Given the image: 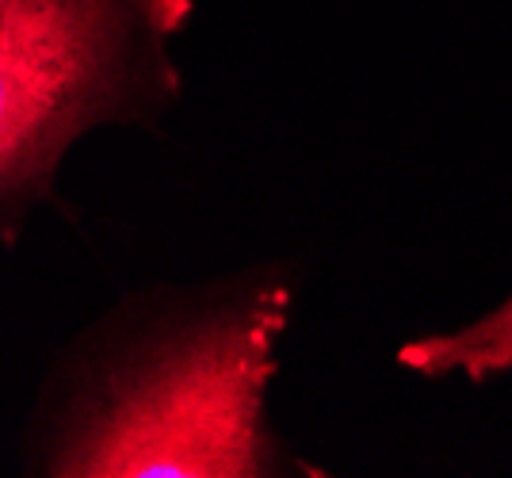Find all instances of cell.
Listing matches in <instances>:
<instances>
[{
  "mask_svg": "<svg viewBox=\"0 0 512 478\" xmlns=\"http://www.w3.org/2000/svg\"><path fill=\"white\" fill-rule=\"evenodd\" d=\"M398 364L425 379L463 375L470 383L512 371V295L470 326L406 341L398 348Z\"/></svg>",
  "mask_w": 512,
  "mask_h": 478,
  "instance_id": "3957f363",
  "label": "cell"
},
{
  "mask_svg": "<svg viewBox=\"0 0 512 478\" xmlns=\"http://www.w3.org/2000/svg\"><path fill=\"white\" fill-rule=\"evenodd\" d=\"M287 264L123 295L50 360L20 433L35 478L325 475L268 425Z\"/></svg>",
  "mask_w": 512,
  "mask_h": 478,
  "instance_id": "6da1fadb",
  "label": "cell"
},
{
  "mask_svg": "<svg viewBox=\"0 0 512 478\" xmlns=\"http://www.w3.org/2000/svg\"><path fill=\"white\" fill-rule=\"evenodd\" d=\"M192 16L195 0H0V249L46 207L73 218L58 176L85 134L161 131Z\"/></svg>",
  "mask_w": 512,
  "mask_h": 478,
  "instance_id": "7a4b0ae2",
  "label": "cell"
}]
</instances>
